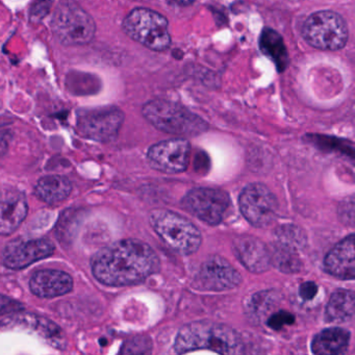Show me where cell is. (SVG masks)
<instances>
[{
	"mask_svg": "<svg viewBox=\"0 0 355 355\" xmlns=\"http://www.w3.org/2000/svg\"><path fill=\"white\" fill-rule=\"evenodd\" d=\"M315 143H317L319 146L326 147L328 149H336V150L342 151V153H347V155H350L351 157H353V155H354V149H353V145H350L348 146L349 143L348 141H343L338 140V139L336 138H326V137H319V138H315Z\"/></svg>",
	"mask_w": 355,
	"mask_h": 355,
	"instance_id": "obj_26",
	"label": "cell"
},
{
	"mask_svg": "<svg viewBox=\"0 0 355 355\" xmlns=\"http://www.w3.org/2000/svg\"><path fill=\"white\" fill-rule=\"evenodd\" d=\"M170 5L178 6V7H188L192 5L195 0H167Z\"/></svg>",
	"mask_w": 355,
	"mask_h": 355,
	"instance_id": "obj_32",
	"label": "cell"
},
{
	"mask_svg": "<svg viewBox=\"0 0 355 355\" xmlns=\"http://www.w3.org/2000/svg\"><path fill=\"white\" fill-rule=\"evenodd\" d=\"M126 35L153 51H165L171 45L169 24L162 14L145 8L132 10L123 21Z\"/></svg>",
	"mask_w": 355,
	"mask_h": 355,
	"instance_id": "obj_6",
	"label": "cell"
},
{
	"mask_svg": "<svg viewBox=\"0 0 355 355\" xmlns=\"http://www.w3.org/2000/svg\"><path fill=\"white\" fill-rule=\"evenodd\" d=\"M195 280L203 290L225 291L236 288L242 276L225 259L214 255L202 263Z\"/></svg>",
	"mask_w": 355,
	"mask_h": 355,
	"instance_id": "obj_13",
	"label": "cell"
},
{
	"mask_svg": "<svg viewBox=\"0 0 355 355\" xmlns=\"http://www.w3.org/2000/svg\"><path fill=\"white\" fill-rule=\"evenodd\" d=\"M30 288L40 298H55L71 292L73 279L69 274L59 270H41L31 278Z\"/></svg>",
	"mask_w": 355,
	"mask_h": 355,
	"instance_id": "obj_17",
	"label": "cell"
},
{
	"mask_svg": "<svg viewBox=\"0 0 355 355\" xmlns=\"http://www.w3.org/2000/svg\"><path fill=\"white\" fill-rule=\"evenodd\" d=\"M350 342V332L343 328L322 330L313 338L311 350L315 354L338 355L346 352Z\"/></svg>",
	"mask_w": 355,
	"mask_h": 355,
	"instance_id": "obj_19",
	"label": "cell"
},
{
	"mask_svg": "<svg viewBox=\"0 0 355 355\" xmlns=\"http://www.w3.org/2000/svg\"><path fill=\"white\" fill-rule=\"evenodd\" d=\"M326 271L344 280H353L355 277L354 234L340 241L326 255L324 261Z\"/></svg>",
	"mask_w": 355,
	"mask_h": 355,
	"instance_id": "obj_18",
	"label": "cell"
},
{
	"mask_svg": "<svg viewBox=\"0 0 355 355\" xmlns=\"http://www.w3.org/2000/svg\"><path fill=\"white\" fill-rule=\"evenodd\" d=\"M53 0H37L34 7L31 11V19L32 21H38L43 19L49 13Z\"/></svg>",
	"mask_w": 355,
	"mask_h": 355,
	"instance_id": "obj_29",
	"label": "cell"
},
{
	"mask_svg": "<svg viewBox=\"0 0 355 355\" xmlns=\"http://www.w3.org/2000/svg\"><path fill=\"white\" fill-rule=\"evenodd\" d=\"M318 293V286L313 282H303L299 288V295L305 301L315 298Z\"/></svg>",
	"mask_w": 355,
	"mask_h": 355,
	"instance_id": "obj_30",
	"label": "cell"
},
{
	"mask_svg": "<svg viewBox=\"0 0 355 355\" xmlns=\"http://www.w3.org/2000/svg\"><path fill=\"white\" fill-rule=\"evenodd\" d=\"M149 222L162 241L180 254H192L200 247V232L184 216L168 209H155L149 216Z\"/></svg>",
	"mask_w": 355,
	"mask_h": 355,
	"instance_id": "obj_5",
	"label": "cell"
},
{
	"mask_svg": "<svg viewBox=\"0 0 355 355\" xmlns=\"http://www.w3.org/2000/svg\"><path fill=\"white\" fill-rule=\"evenodd\" d=\"M142 113L149 123L167 134L194 137L207 130L205 120L173 101L164 99L149 101L143 107Z\"/></svg>",
	"mask_w": 355,
	"mask_h": 355,
	"instance_id": "obj_3",
	"label": "cell"
},
{
	"mask_svg": "<svg viewBox=\"0 0 355 355\" xmlns=\"http://www.w3.org/2000/svg\"><path fill=\"white\" fill-rule=\"evenodd\" d=\"M191 144L186 139L163 141L149 148L147 159L153 169L164 173L186 171L190 159Z\"/></svg>",
	"mask_w": 355,
	"mask_h": 355,
	"instance_id": "obj_11",
	"label": "cell"
},
{
	"mask_svg": "<svg viewBox=\"0 0 355 355\" xmlns=\"http://www.w3.org/2000/svg\"><path fill=\"white\" fill-rule=\"evenodd\" d=\"M53 252L55 246L46 239L12 241L3 249V263L11 270H22L36 261L51 257Z\"/></svg>",
	"mask_w": 355,
	"mask_h": 355,
	"instance_id": "obj_12",
	"label": "cell"
},
{
	"mask_svg": "<svg viewBox=\"0 0 355 355\" xmlns=\"http://www.w3.org/2000/svg\"><path fill=\"white\" fill-rule=\"evenodd\" d=\"M355 313V295L351 290H338L332 294L326 306V320L331 323H345Z\"/></svg>",
	"mask_w": 355,
	"mask_h": 355,
	"instance_id": "obj_21",
	"label": "cell"
},
{
	"mask_svg": "<svg viewBox=\"0 0 355 355\" xmlns=\"http://www.w3.org/2000/svg\"><path fill=\"white\" fill-rule=\"evenodd\" d=\"M261 51L270 58L277 67L278 71L286 70L288 64V55L284 39L275 31L265 28L259 38Z\"/></svg>",
	"mask_w": 355,
	"mask_h": 355,
	"instance_id": "obj_22",
	"label": "cell"
},
{
	"mask_svg": "<svg viewBox=\"0 0 355 355\" xmlns=\"http://www.w3.org/2000/svg\"><path fill=\"white\" fill-rule=\"evenodd\" d=\"M278 301H279V294L277 292L266 291V292L253 295L247 309H248L249 315H252L255 319H261L268 311L277 306L276 304Z\"/></svg>",
	"mask_w": 355,
	"mask_h": 355,
	"instance_id": "obj_24",
	"label": "cell"
},
{
	"mask_svg": "<svg viewBox=\"0 0 355 355\" xmlns=\"http://www.w3.org/2000/svg\"><path fill=\"white\" fill-rule=\"evenodd\" d=\"M295 249L292 245L282 241L274 249V252H271V263L286 273L299 271L301 263Z\"/></svg>",
	"mask_w": 355,
	"mask_h": 355,
	"instance_id": "obj_23",
	"label": "cell"
},
{
	"mask_svg": "<svg viewBox=\"0 0 355 355\" xmlns=\"http://www.w3.org/2000/svg\"><path fill=\"white\" fill-rule=\"evenodd\" d=\"M239 205L245 219L254 227H267L277 216V198L263 184L247 186L239 197Z\"/></svg>",
	"mask_w": 355,
	"mask_h": 355,
	"instance_id": "obj_10",
	"label": "cell"
},
{
	"mask_svg": "<svg viewBox=\"0 0 355 355\" xmlns=\"http://www.w3.org/2000/svg\"><path fill=\"white\" fill-rule=\"evenodd\" d=\"M55 38L67 46H82L94 39L96 24L90 14L74 0H63L51 22Z\"/></svg>",
	"mask_w": 355,
	"mask_h": 355,
	"instance_id": "obj_4",
	"label": "cell"
},
{
	"mask_svg": "<svg viewBox=\"0 0 355 355\" xmlns=\"http://www.w3.org/2000/svg\"><path fill=\"white\" fill-rule=\"evenodd\" d=\"M0 328L3 329L21 328V329L33 330V332L43 338V340H46L53 348L64 349L66 346L65 336L61 328L51 320L38 315H32V313L20 315L18 311L11 317L3 320V323H0Z\"/></svg>",
	"mask_w": 355,
	"mask_h": 355,
	"instance_id": "obj_15",
	"label": "cell"
},
{
	"mask_svg": "<svg viewBox=\"0 0 355 355\" xmlns=\"http://www.w3.org/2000/svg\"><path fill=\"white\" fill-rule=\"evenodd\" d=\"M244 343L236 330L211 321L193 322L178 331L174 349L178 354L207 349L219 354H242Z\"/></svg>",
	"mask_w": 355,
	"mask_h": 355,
	"instance_id": "obj_2",
	"label": "cell"
},
{
	"mask_svg": "<svg viewBox=\"0 0 355 355\" xmlns=\"http://www.w3.org/2000/svg\"><path fill=\"white\" fill-rule=\"evenodd\" d=\"M92 273L107 286L141 284L161 269L155 251L146 243L123 240L99 250L91 261Z\"/></svg>",
	"mask_w": 355,
	"mask_h": 355,
	"instance_id": "obj_1",
	"label": "cell"
},
{
	"mask_svg": "<svg viewBox=\"0 0 355 355\" xmlns=\"http://www.w3.org/2000/svg\"><path fill=\"white\" fill-rule=\"evenodd\" d=\"M303 38L320 51H336L348 42V28L336 12L319 11L311 14L303 24Z\"/></svg>",
	"mask_w": 355,
	"mask_h": 355,
	"instance_id": "obj_7",
	"label": "cell"
},
{
	"mask_svg": "<svg viewBox=\"0 0 355 355\" xmlns=\"http://www.w3.org/2000/svg\"><path fill=\"white\" fill-rule=\"evenodd\" d=\"M26 195L19 189L0 184V236H10L28 216Z\"/></svg>",
	"mask_w": 355,
	"mask_h": 355,
	"instance_id": "obj_14",
	"label": "cell"
},
{
	"mask_svg": "<svg viewBox=\"0 0 355 355\" xmlns=\"http://www.w3.org/2000/svg\"><path fill=\"white\" fill-rule=\"evenodd\" d=\"M182 207L209 225H219L232 207L230 195L220 189L196 188L182 201Z\"/></svg>",
	"mask_w": 355,
	"mask_h": 355,
	"instance_id": "obj_8",
	"label": "cell"
},
{
	"mask_svg": "<svg viewBox=\"0 0 355 355\" xmlns=\"http://www.w3.org/2000/svg\"><path fill=\"white\" fill-rule=\"evenodd\" d=\"M9 149V136L6 134H0V157L7 153Z\"/></svg>",
	"mask_w": 355,
	"mask_h": 355,
	"instance_id": "obj_31",
	"label": "cell"
},
{
	"mask_svg": "<svg viewBox=\"0 0 355 355\" xmlns=\"http://www.w3.org/2000/svg\"><path fill=\"white\" fill-rule=\"evenodd\" d=\"M24 305L17 300L0 294V317L8 313H15L24 311Z\"/></svg>",
	"mask_w": 355,
	"mask_h": 355,
	"instance_id": "obj_28",
	"label": "cell"
},
{
	"mask_svg": "<svg viewBox=\"0 0 355 355\" xmlns=\"http://www.w3.org/2000/svg\"><path fill=\"white\" fill-rule=\"evenodd\" d=\"M72 192V184L62 175H47L40 178L35 187V195L47 205L63 202Z\"/></svg>",
	"mask_w": 355,
	"mask_h": 355,
	"instance_id": "obj_20",
	"label": "cell"
},
{
	"mask_svg": "<svg viewBox=\"0 0 355 355\" xmlns=\"http://www.w3.org/2000/svg\"><path fill=\"white\" fill-rule=\"evenodd\" d=\"M153 351V343L147 336H136L126 340L122 346L121 354H149Z\"/></svg>",
	"mask_w": 355,
	"mask_h": 355,
	"instance_id": "obj_25",
	"label": "cell"
},
{
	"mask_svg": "<svg viewBox=\"0 0 355 355\" xmlns=\"http://www.w3.org/2000/svg\"><path fill=\"white\" fill-rule=\"evenodd\" d=\"M295 323V315L286 311H279L272 313L267 320L268 327L278 331L284 326L292 325Z\"/></svg>",
	"mask_w": 355,
	"mask_h": 355,
	"instance_id": "obj_27",
	"label": "cell"
},
{
	"mask_svg": "<svg viewBox=\"0 0 355 355\" xmlns=\"http://www.w3.org/2000/svg\"><path fill=\"white\" fill-rule=\"evenodd\" d=\"M123 121V112L118 107L83 110L78 112L76 128L84 138L107 143L117 138Z\"/></svg>",
	"mask_w": 355,
	"mask_h": 355,
	"instance_id": "obj_9",
	"label": "cell"
},
{
	"mask_svg": "<svg viewBox=\"0 0 355 355\" xmlns=\"http://www.w3.org/2000/svg\"><path fill=\"white\" fill-rule=\"evenodd\" d=\"M234 250L242 265L253 273L267 271L272 265L269 249L254 236H240L234 239Z\"/></svg>",
	"mask_w": 355,
	"mask_h": 355,
	"instance_id": "obj_16",
	"label": "cell"
}]
</instances>
